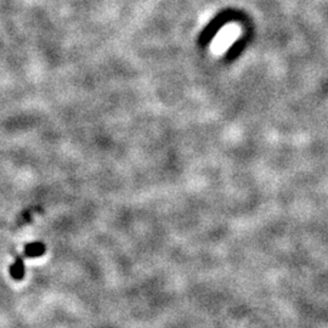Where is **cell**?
I'll return each mask as SVG.
<instances>
[{
	"mask_svg": "<svg viewBox=\"0 0 328 328\" xmlns=\"http://www.w3.org/2000/svg\"><path fill=\"white\" fill-rule=\"evenodd\" d=\"M26 274V269H25V263H23V259L21 257H17L15 263L10 266V275L14 280L16 281H21L23 280Z\"/></svg>",
	"mask_w": 328,
	"mask_h": 328,
	"instance_id": "6da1fadb",
	"label": "cell"
},
{
	"mask_svg": "<svg viewBox=\"0 0 328 328\" xmlns=\"http://www.w3.org/2000/svg\"><path fill=\"white\" fill-rule=\"evenodd\" d=\"M45 245L42 242L28 243L25 247V255L28 258H37L45 253Z\"/></svg>",
	"mask_w": 328,
	"mask_h": 328,
	"instance_id": "7a4b0ae2",
	"label": "cell"
}]
</instances>
